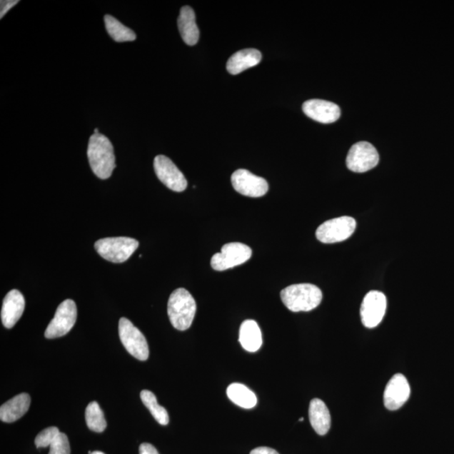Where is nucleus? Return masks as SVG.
Masks as SVG:
<instances>
[{
	"instance_id": "1a4fd4ad",
	"label": "nucleus",
	"mask_w": 454,
	"mask_h": 454,
	"mask_svg": "<svg viewBox=\"0 0 454 454\" xmlns=\"http://www.w3.org/2000/svg\"><path fill=\"white\" fill-rule=\"evenodd\" d=\"M380 160L378 151L375 146L360 141L354 144L349 150L346 163L349 170L355 173H365L375 168Z\"/></svg>"
},
{
	"instance_id": "4be33fe9",
	"label": "nucleus",
	"mask_w": 454,
	"mask_h": 454,
	"mask_svg": "<svg viewBox=\"0 0 454 454\" xmlns=\"http://www.w3.org/2000/svg\"><path fill=\"white\" fill-rule=\"evenodd\" d=\"M106 23V30L109 35L111 36L113 41L117 42L133 41L136 40V36L135 32L123 25L115 17L106 15L104 18Z\"/></svg>"
},
{
	"instance_id": "aec40b11",
	"label": "nucleus",
	"mask_w": 454,
	"mask_h": 454,
	"mask_svg": "<svg viewBox=\"0 0 454 454\" xmlns=\"http://www.w3.org/2000/svg\"><path fill=\"white\" fill-rule=\"evenodd\" d=\"M239 342L248 352L254 353L261 348L263 343L262 333L256 321L247 320L241 325Z\"/></svg>"
},
{
	"instance_id": "cd10ccee",
	"label": "nucleus",
	"mask_w": 454,
	"mask_h": 454,
	"mask_svg": "<svg viewBox=\"0 0 454 454\" xmlns=\"http://www.w3.org/2000/svg\"><path fill=\"white\" fill-rule=\"evenodd\" d=\"M140 454H159L157 449L150 443H141L139 448Z\"/></svg>"
},
{
	"instance_id": "4468645a",
	"label": "nucleus",
	"mask_w": 454,
	"mask_h": 454,
	"mask_svg": "<svg viewBox=\"0 0 454 454\" xmlns=\"http://www.w3.org/2000/svg\"><path fill=\"white\" fill-rule=\"evenodd\" d=\"M302 109L311 119L323 124H331L337 121L340 116V110L338 105L323 99H310L304 103Z\"/></svg>"
},
{
	"instance_id": "c756f323",
	"label": "nucleus",
	"mask_w": 454,
	"mask_h": 454,
	"mask_svg": "<svg viewBox=\"0 0 454 454\" xmlns=\"http://www.w3.org/2000/svg\"><path fill=\"white\" fill-rule=\"evenodd\" d=\"M91 454H105V453H102L101 451H94V452H92Z\"/></svg>"
},
{
	"instance_id": "a878e982",
	"label": "nucleus",
	"mask_w": 454,
	"mask_h": 454,
	"mask_svg": "<svg viewBox=\"0 0 454 454\" xmlns=\"http://www.w3.org/2000/svg\"><path fill=\"white\" fill-rule=\"evenodd\" d=\"M71 448L67 435L60 433L50 446L49 454H70Z\"/></svg>"
},
{
	"instance_id": "f257e3e1",
	"label": "nucleus",
	"mask_w": 454,
	"mask_h": 454,
	"mask_svg": "<svg viewBox=\"0 0 454 454\" xmlns=\"http://www.w3.org/2000/svg\"><path fill=\"white\" fill-rule=\"evenodd\" d=\"M88 158L94 174L101 179H107L116 168V157L113 145L106 136L94 134L88 146Z\"/></svg>"
},
{
	"instance_id": "7ed1b4c3",
	"label": "nucleus",
	"mask_w": 454,
	"mask_h": 454,
	"mask_svg": "<svg viewBox=\"0 0 454 454\" xmlns=\"http://www.w3.org/2000/svg\"><path fill=\"white\" fill-rule=\"evenodd\" d=\"M196 313V303L186 288H177L169 297L168 314L174 328L186 331L191 328Z\"/></svg>"
},
{
	"instance_id": "423d86ee",
	"label": "nucleus",
	"mask_w": 454,
	"mask_h": 454,
	"mask_svg": "<svg viewBox=\"0 0 454 454\" xmlns=\"http://www.w3.org/2000/svg\"><path fill=\"white\" fill-rule=\"evenodd\" d=\"M119 335L123 346L131 356L140 361H146L149 357V348L144 335L132 324L131 321L122 318L119 323Z\"/></svg>"
},
{
	"instance_id": "9d476101",
	"label": "nucleus",
	"mask_w": 454,
	"mask_h": 454,
	"mask_svg": "<svg viewBox=\"0 0 454 454\" xmlns=\"http://www.w3.org/2000/svg\"><path fill=\"white\" fill-rule=\"evenodd\" d=\"M153 166L159 181L165 186L175 192L186 191L188 186L186 178L171 159L166 156H157L154 159Z\"/></svg>"
},
{
	"instance_id": "f3484780",
	"label": "nucleus",
	"mask_w": 454,
	"mask_h": 454,
	"mask_svg": "<svg viewBox=\"0 0 454 454\" xmlns=\"http://www.w3.org/2000/svg\"><path fill=\"white\" fill-rule=\"evenodd\" d=\"M178 31L183 40L188 46H195L200 39V30L197 26L196 14L189 6H183L178 19Z\"/></svg>"
},
{
	"instance_id": "7c9ffc66",
	"label": "nucleus",
	"mask_w": 454,
	"mask_h": 454,
	"mask_svg": "<svg viewBox=\"0 0 454 454\" xmlns=\"http://www.w3.org/2000/svg\"><path fill=\"white\" fill-rule=\"evenodd\" d=\"M99 133V129H94V134H98Z\"/></svg>"
},
{
	"instance_id": "2f4dec72",
	"label": "nucleus",
	"mask_w": 454,
	"mask_h": 454,
	"mask_svg": "<svg viewBox=\"0 0 454 454\" xmlns=\"http://www.w3.org/2000/svg\"><path fill=\"white\" fill-rule=\"evenodd\" d=\"M300 422H303V420H304V418H301L299 419Z\"/></svg>"
},
{
	"instance_id": "0eeeda50",
	"label": "nucleus",
	"mask_w": 454,
	"mask_h": 454,
	"mask_svg": "<svg viewBox=\"0 0 454 454\" xmlns=\"http://www.w3.org/2000/svg\"><path fill=\"white\" fill-rule=\"evenodd\" d=\"M253 251L248 246L241 243H231L223 246L221 253H217L211 258V267L216 271L238 266L248 261Z\"/></svg>"
},
{
	"instance_id": "39448f33",
	"label": "nucleus",
	"mask_w": 454,
	"mask_h": 454,
	"mask_svg": "<svg viewBox=\"0 0 454 454\" xmlns=\"http://www.w3.org/2000/svg\"><path fill=\"white\" fill-rule=\"evenodd\" d=\"M356 226V221L353 217L342 216L329 220L316 230V238L323 243L343 242L353 235Z\"/></svg>"
},
{
	"instance_id": "20e7f679",
	"label": "nucleus",
	"mask_w": 454,
	"mask_h": 454,
	"mask_svg": "<svg viewBox=\"0 0 454 454\" xmlns=\"http://www.w3.org/2000/svg\"><path fill=\"white\" fill-rule=\"evenodd\" d=\"M138 247V241L125 236L103 238L94 244L97 253L103 258L115 263L127 261Z\"/></svg>"
},
{
	"instance_id": "bb28decb",
	"label": "nucleus",
	"mask_w": 454,
	"mask_h": 454,
	"mask_svg": "<svg viewBox=\"0 0 454 454\" xmlns=\"http://www.w3.org/2000/svg\"><path fill=\"white\" fill-rule=\"evenodd\" d=\"M19 3L18 0H8V1H1V9H0V19L6 15L11 9L16 6Z\"/></svg>"
},
{
	"instance_id": "5701e85b",
	"label": "nucleus",
	"mask_w": 454,
	"mask_h": 454,
	"mask_svg": "<svg viewBox=\"0 0 454 454\" xmlns=\"http://www.w3.org/2000/svg\"><path fill=\"white\" fill-rule=\"evenodd\" d=\"M141 400L159 424L163 425L168 424L169 416L168 411L158 403L157 398H156L153 392L146 390L141 391Z\"/></svg>"
},
{
	"instance_id": "412c9836",
	"label": "nucleus",
	"mask_w": 454,
	"mask_h": 454,
	"mask_svg": "<svg viewBox=\"0 0 454 454\" xmlns=\"http://www.w3.org/2000/svg\"><path fill=\"white\" fill-rule=\"evenodd\" d=\"M227 396L236 405L244 409H252L257 405V397L247 386L233 383L227 388Z\"/></svg>"
},
{
	"instance_id": "ddd939ff",
	"label": "nucleus",
	"mask_w": 454,
	"mask_h": 454,
	"mask_svg": "<svg viewBox=\"0 0 454 454\" xmlns=\"http://www.w3.org/2000/svg\"><path fill=\"white\" fill-rule=\"evenodd\" d=\"M410 395L408 380L403 375L397 373L386 385L384 393L385 406L390 410H398L409 400Z\"/></svg>"
},
{
	"instance_id": "6ab92c4d",
	"label": "nucleus",
	"mask_w": 454,
	"mask_h": 454,
	"mask_svg": "<svg viewBox=\"0 0 454 454\" xmlns=\"http://www.w3.org/2000/svg\"><path fill=\"white\" fill-rule=\"evenodd\" d=\"M309 418L312 428L321 436L329 432L331 428V415L328 406L320 399L311 401Z\"/></svg>"
},
{
	"instance_id": "c85d7f7f",
	"label": "nucleus",
	"mask_w": 454,
	"mask_h": 454,
	"mask_svg": "<svg viewBox=\"0 0 454 454\" xmlns=\"http://www.w3.org/2000/svg\"><path fill=\"white\" fill-rule=\"evenodd\" d=\"M250 454H280L274 449L268 447H260L253 449Z\"/></svg>"
},
{
	"instance_id": "9b49d317",
	"label": "nucleus",
	"mask_w": 454,
	"mask_h": 454,
	"mask_svg": "<svg viewBox=\"0 0 454 454\" xmlns=\"http://www.w3.org/2000/svg\"><path fill=\"white\" fill-rule=\"evenodd\" d=\"M231 183L236 192L248 197H262L268 191V183L263 178L246 169L236 170L231 175Z\"/></svg>"
},
{
	"instance_id": "f8f14e48",
	"label": "nucleus",
	"mask_w": 454,
	"mask_h": 454,
	"mask_svg": "<svg viewBox=\"0 0 454 454\" xmlns=\"http://www.w3.org/2000/svg\"><path fill=\"white\" fill-rule=\"evenodd\" d=\"M387 307L386 297L382 292H368L362 303V323L367 328H376L384 318Z\"/></svg>"
},
{
	"instance_id": "2eb2a0df",
	"label": "nucleus",
	"mask_w": 454,
	"mask_h": 454,
	"mask_svg": "<svg viewBox=\"0 0 454 454\" xmlns=\"http://www.w3.org/2000/svg\"><path fill=\"white\" fill-rule=\"evenodd\" d=\"M25 298L17 290L9 291L3 301L1 310L2 323L6 328L11 329L20 320L25 311Z\"/></svg>"
},
{
	"instance_id": "a211bd4d",
	"label": "nucleus",
	"mask_w": 454,
	"mask_h": 454,
	"mask_svg": "<svg viewBox=\"0 0 454 454\" xmlns=\"http://www.w3.org/2000/svg\"><path fill=\"white\" fill-rule=\"evenodd\" d=\"M262 60V54L257 49H244L231 56L226 64V69L231 74L236 75L257 66Z\"/></svg>"
},
{
	"instance_id": "dca6fc26",
	"label": "nucleus",
	"mask_w": 454,
	"mask_h": 454,
	"mask_svg": "<svg viewBox=\"0 0 454 454\" xmlns=\"http://www.w3.org/2000/svg\"><path fill=\"white\" fill-rule=\"evenodd\" d=\"M31 405V396L26 393L18 395L8 400L0 408V419L2 422L12 423L22 418Z\"/></svg>"
},
{
	"instance_id": "393cba45",
	"label": "nucleus",
	"mask_w": 454,
	"mask_h": 454,
	"mask_svg": "<svg viewBox=\"0 0 454 454\" xmlns=\"http://www.w3.org/2000/svg\"><path fill=\"white\" fill-rule=\"evenodd\" d=\"M60 433L59 429L56 427H51L42 430V431L37 435L35 439V444L37 448H46L51 446L55 438L58 437Z\"/></svg>"
},
{
	"instance_id": "f03ea898",
	"label": "nucleus",
	"mask_w": 454,
	"mask_h": 454,
	"mask_svg": "<svg viewBox=\"0 0 454 454\" xmlns=\"http://www.w3.org/2000/svg\"><path fill=\"white\" fill-rule=\"evenodd\" d=\"M281 300L293 312L311 311L323 301V292L311 283H299L288 286L281 293Z\"/></svg>"
},
{
	"instance_id": "6e6552de",
	"label": "nucleus",
	"mask_w": 454,
	"mask_h": 454,
	"mask_svg": "<svg viewBox=\"0 0 454 454\" xmlns=\"http://www.w3.org/2000/svg\"><path fill=\"white\" fill-rule=\"evenodd\" d=\"M77 306L72 300L61 302L56 309L54 318L51 321L45 332V337L54 339L68 334L77 321Z\"/></svg>"
},
{
	"instance_id": "b1692460",
	"label": "nucleus",
	"mask_w": 454,
	"mask_h": 454,
	"mask_svg": "<svg viewBox=\"0 0 454 454\" xmlns=\"http://www.w3.org/2000/svg\"><path fill=\"white\" fill-rule=\"evenodd\" d=\"M85 420L88 428L93 432L103 433L107 427L105 415L96 401L91 402L88 405L85 411Z\"/></svg>"
}]
</instances>
